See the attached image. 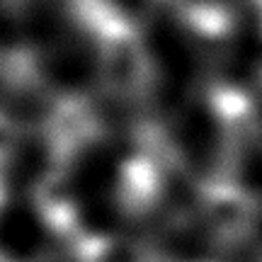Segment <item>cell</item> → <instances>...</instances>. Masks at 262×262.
<instances>
[{"instance_id":"cell-1","label":"cell","mask_w":262,"mask_h":262,"mask_svg":"<svg viewBox=\"0 0 262 262\" xmlns=\"http://www.w3.org/2000/svg\"><path fill=\"white\" fill-rule=\"evenodd\" d=\"M10 143H12V124L0 114V153H3V150H8Z\"/></svg>"}]
</instances>
